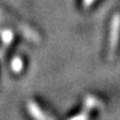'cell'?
Returning <instances> with one entry per match:
<instances>
[{"label": "cell", "instance_id": "obj_1", "mask_svg": "<svg viewBox=\"0 0 120 120\" xmlns=\"http://www.w3.org/2000/svg\"><path fill=\"white\" fill-rule=\"evenodd\" d=\"M0 21L14 26L17 31H20L21 34L27 38V39L33 41L34 43H41V36L38 34L37 32L32 28V27H30L28 25H26L25 22L17 20L16 17H14L12 15H9L8 12L3 11V10H0Z\"/></svg>", "mask_w": 120, "mask_h": 120}, {"label": "cell", "instance_id": "obj_2", "mask_svg": "<svg viewBox=\"0 0 120 120\" xmlns=\"http://www.w3.org/2000/svg\"><path fill=\"white\" fill-rule=\"evenodd\" d=\"M120 39V14H115L112 17L110 22V34H109V44H108V60L112 61L115 58L116 49Z\"/></svg>", "mask_w": 120, "mask_h": 120}, {"label": "cell", "instance_id": "obj_3", "mask_svg": "<svg viewBox=\"0 0 120 120\" xmlns=\"http://www.w3.org/2000/svg\"><path fill=\"white\" fill-rule=\"evenodd\" d=\"M26 107H27V112L28 114L34 118V119H38V120H48V119H53L52 115H48L47 113H44V110L37 104V102L33 101V99H28L26 103Z\"/></svg>", "mask_w": 120, "mask_h": 120}, {"label": "cell", "instance_id": "obj_4", "mask_svg": "<svg viewBox=\"0 0 120 120\" xmlns=\"http://www.w3.org/2000/svg\"><path fill=\"white\" fill-rule=\"evenodd\" d=\"M98 107H103L102 102L98 98L93 97V96H87L83 101V112H88L93 108H98Z\"/></svg>", "mask_w": 120, "mask_h": 120}, {"label": "cell", "instance_id": "obj_5", "mask_svg": "<svg viewBox=\"0 0 120 120\" xmlns=\"http://www.w3.org/2000/svg\"><path fill=\"white\" fill-rule=\"evenodd\" d=\"M11 69H12V71L15 74H19L22 71V68H23V61H22V59H21L19 55H15L11 60Z\"/></svg>", "mask_w": 120, "mask_h": 120}, {"label": "cell", "instance_id": "obj_6", "mask_svg": "<svg viewBox=\"0 0 120 120\" xmlns=\"http://www.w3.org/2000/svg\"><path fill=\"white\" fill-rule=\"evenodd\" d=\"M1 38H3V42L5 44H9L11 43V39H12V32L11 31H4L1 33Z\"/></svg>", "mask_w": 120, "mask_h": 120}, {"label": "cell", "instance_id": "obj_7", "mask_svg": "<svg viewBox=\"0 0 120 120\" xmlns=\"http://www.w3.org/2000/svg\"><path fill=\"white\" fill-rule=\"evenodd\" d=\"M94 1L96 0H82V5H83V8H90Z\"/></svg>", "mask_w": 120, "mask_h": 120}]
</instances>
